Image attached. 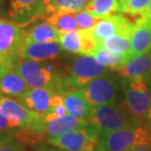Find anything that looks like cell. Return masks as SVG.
Masks as SVG:
<instances>
[{
	"instance_id": "obj_1",
	"label": "cell",
	"mask_w": 151,
	"mask_h": 151,
	"mask_svg": "<svg viewBox=\"0 0 151 151\" xmlns=\"http://www.w3.org/2000/svg\"><path fill=\"white\" fill-rule=\"evenodd\" d=\"M14 68L31 88H48L59 94L73 89L68 76L38 62L26 59L19 60Z\"/></svg>"
},
{
	"instance_id": "obj_2",
	"label": "cell",
	"mask_w": 151,
	"mask_h": 151,
	"mask_svg": "<svg viewBox=\"0 0 151 151\" xmlns=\"http://www.w3.org/2000/svg\"><path fill=\"white\" fill-rule=\"evenodd\" d=\"M89 122L98 131L99 135L117 129L143 125V122L129 112L125 103L93 107Z\"/></svg>"
},
{
	"instance_id": "obj_3",
	"label": "cell",
	"mask_w": 151,
	"mask_h": 151,
	"mask_svg": "<svg viewBox=\"0 0 151 151\" xmlns=\"http://www.w3.org/2000/svg\"><path fill=\"white\" fill-rule=\"evenodd\" d=\"M151 78H123L122 89L125 105L129 111L141 122L147 120L151 104Z\"/></svg>"
},
{
	"instance_id": "obj_4",
	"label": "cell",
	"mask_w": 151,
	"mask_h": 151,
	"mask_svg": "<svg viewBox=\"0 0 151 151\" xmlns=\"http://www.w3.org/2000/svg\"><path fill=\"white\" fill-rule=\"evenodd\" d=\"M149 137L144 126L125 128L99 135L96 151H131L148 144Z\"/></svg>"
},
{
	"instance_id": "obj_5",
	"label": "cell",
	"mask_w": 151,
	"mask_h": 151,
	"mask_svg": "<svg viewBox=\"0 0 151 151\" xmlns=\"http://www.w3.org/2000/svg\"><path fill=\"white\" fill-rule=\"evenodd\" d=\"M0 106L10 129H27L46 134L44 118L28 109L19 101L7 96H0Z\"/></svg>"
},
{
	"instance_id": "obj_6",
	"label": "cell",
	"mask_w": 151,
	"mask_h": 151,
	"mask_svg": "<svg viewBox=\"0 0 151 151\" xmlns=\"http://www.w3.org/2000/svg\"><path fill=\"white\" fill-rule=\"evenodd\" d=\"M99 140V132L91 124L67 134L51 137L47 142L62 151H96Z\"/></svg>"
},
{
	"instance_id": "obj_7",
	"label": "cell",
	"mask_w": 151,
	"mask_h": 151,
	"mask_svg": "<svg viewBox=\"0 0 151 151\" xmlns=\"http://www.w3.org/2000/svg\"><path fill=\"white\" fill-rule=\"evenodd\" d=\"M83 90L86 101L92 107L118 104L120 81L117 77L107 73L89 81Z\"/></svg>"
},
{
	"instance_id": "obj_8",
	"label": "cell",
	"mask_w": 151,
	"mask_h": 151,
	"mask_svg": "<svg viewBox=\"0 0 151 151\" xmlns=\"http://www.w3.org/2000/svg\"><path fill=\"white\" fill-rule=\"evenodd\" d=\"M109 73V69L100 64L91 55H81L75 59L69 70L68 80L72 88H83L89 81Z\"/></svg>"
},
{
	"instance_id": "obj_9",
	"label": "cell",
	"mask_w": 151,
	"mask_h": 151,
	"mask_svg": "<svg viewBox=\"0 0 151 151\" xmlns=\"http://www.w3.org/2000/svg\"><path fill=\"white\" fill-rule=\"evenodd\" d=\"M26 38L27 32L19 24L0 19V54L17 63Z\"/></svg>"
},
{
	"instance_id": "obj_10",
	"label": "cell",
	"mask_w": 151,
	"mask_h": 151,
	"mask_svg": "<svg viewBox=\"0 0 151 151\" xmlns=\"http://www.w3.org/2000/svg\"><path fill=\"white\" fill-rule=\"evenodd\" d=\"M59 43L63 50L81 55L92 56L98 47V42L93 37L91 29L62 32L59 35Z\"/></svg>"
},
{
	"instance_id": "obj_11",
	"label": "cell",
	"mask_w": 151,
	"mask_h": 151,
	"mask_svg": "<svg viewBox=\"0 0 151 151\" xmlns=\"http://www.w3.org/2000/svg\"><path fill=\"white\" fill-rule=\"evenodd\" d=\"M135 21L132 22L121 14H112L104 19H101L91 29V32L97 42L115 35H132Z\"/></svg>"
},
{
	"instance_id": "obj_12",
	"label": "cell",
	"mask_w": 151,
	"mask_h": 151,
	"mask_svg": "<svg viewBox=\"0 0 151 151\" xmlns=\"http://www.w3.org/2000/svg\"><path fill=\"white\" fill-rule=\"evenodd\" d=\"M8 16L21 27L43 17V0H10Z\"/></svg>"
},
{
	"instance_id": "obj_13",
	"label": "cell",
	"mask_w": 151,
	"mask_h": 151,
	"mask_svg": "<svg viewBox=\"0 0 151 151\" xmlns=\"http://www.w3.org/2000/svg\"><path fill=\"white\" fill-rule=\"evenodd\" d=\"M61 49V45L58 42H32L26 40L20 51V57L35 62L49 61L57 58Z\"/></svg>"
},
{
	"instance_id": "obj_14",
	"label": "cell",
	"mask_w": 151,
	"mask_h": 151,
	"mask_svg": "<svg viewBox=\"0 0 151 151\" xmlns=\"http://www.w3.org/2000/svg\"><path fill=\"white\" fill-rule=\"evenodd\" d=\"M53 90L48 88H29L18 101L38 116L44 118L50 112V100L55 94Z\"/></svg>"
},
{
	"instance_id": "obj_15",
	"label": "cell",
	"mask_w": 151,
	"mask_h": 151,
	"mask_svg": "<svg viewBox=\"0 0 151 151\" xmlns=\"http://www.w3.org/2000/svg\"><path fill=\"white\" fill-rule=\"evenodd\" d=\"M131 51L129 59L135 55L151 51V22L140 17L135 20L134 28L131 35Z\"/></svg>"
},
{
	"instance_id": "obj_16",
	"label": "cell",
	"mask_w": 151,
	"mask_h": 151,
	"mask_svg": "<svg viewBox=\"0 0 151 151\" xmlns=\"http://www.w3.org/2000/svg\"><path fill=\"white\" fill-rule=\"evenodd\" d=\"M63 102L69 115L78 119L89 121L92 113V106L86 101L83 88H74L62 94Z\"/></svg>"
},
{
	"instance_id": "obj_17",
	"label": "cell",
	"mask_w": 151,
	"mask_h": 151,
	"mask_svg": "<svg viewBox=\"0 0 151 151\" xmlns=\"http://www.w3.org/2000/svg\"><path fill=\"white\" fill-rule=\"evenodd\" d=\"M116 72L122 78H151V51L132 57Z\"/></svg>"
},
{
	"instance_id": "obj_18",
	"label": "cell",
	"mask_w": 151,
	"mask_h": 151,
	"mask_svg": "<svg viewBox=\"0 0 151 151\" xmlns=\"http://www.w3.org/2000/svg\"><path fill=\"white\" fill-rule=\"evenodd\" d=\"M90 122L87 120L78 119L72 115H65L63 117L56 118L45 122V132L48 137H58V135L67 134L76 129L86 128L89 126Z\"/></svg>"
},
{
	"instance_id": "obj_19",
	"label": "cell",
	"mask_w": 151,
	"mask_h": 151,
	"mask_svg": "<svg viewBox=\"0 0 151 151\" xmlns=\"http://www.w3.org/2000/svg\"><path fill=\"white\" fill-rule=\"evenodd\" d=\"M29 88V86L14 67L7 70L0 77V96L18 99L28 91Z\"/></svg>"
},
{
	"instance_id": "obj_20",
	"label": "cell",
	"mask_w": 151,
	"mask_h": 151,
	"mask_svg": "<svg viewBox=\"0 0 151 151\" xmlns=\"http://www.w3.org/2000/svg\"><path fill=\"white\" fill-rule=\"evenodd\" d=\"M60 32L50 23H38L27 32V41L58 42Z\"/></svg>"
},
{
	"instance_id": "obj_21",
	"label": "cell",
	"mask_w": 151,
	"mask_h": 151,
	"mask_svg": "<svg viewBox=\"0 0 151 151\" xmlns=\"http://www.w3.org/2000/svg\"><path fill=\"white\" fill-rule=\"evenodd\" d=\"M84 9L100 20L118 12L123 13L120 0H89Z\"/></svg>"
},
{
	"instance_id": "obj_22",
	"label": "cell",
	"mask_w": 151,
	"mask_h": 151,
	"mask_svg": "<svg viewBox=\"0 0 151 151\" xmlns=\"http://www.w3.org/2000/svg\"><path fill=\"white\" fill-rule=\"evenodd\" d=\"M88 2L89 0H55L44 8L42 19L53 13L75 14L86 8Z\"/></svg>"
},
{
	"instance_id": "obj_23",
	"label": "cell",
	"mask_w": 151,
	"mask_h": 151,
	"mask_svg": "<svg viewBox=\"0 0 151 151\" xmlns=\"http://www.w3.org/2000/svg\"><path fill=\"white\" fill-rule=\"evenodd\" d=\"M92 56L97 60V61L105 67H107L109 70L117 71L122 66L126 64L129 58L127 55L119 53H114L111 51H108L102 47H97Z\"/></svg>"
},
{
	"instance_id": "obj_24",
	"label": "cell",
	"mask_w": 151,
	"mask_h": 151,
	"mask_svg": "<svg viewBox=\"0 0 151 151\" xmlns=\"http://www.w3.org/2000/svg\"><path fill=\"white\" fill-rule=\"evenodd\" d=\"M98 46L114 53H119L127 55L129 58V54L131 51L132 43L129 35H115L107 37L98 42Z\"/></svg>"
},
{
	"instance_id": "obj_25",
	"label": "cell",
	"mask_w": 151,
	"mask_h": 151,
	"mask_svg": "<svg viewBox=\"0 0 151 151\" xmlns=\"http://www.w3.org/2000/svg\"><path fill=\"white\" fill-rule=\"evenodd\" d=\"M46 22L55 27L60 34L78 29L75 14L71 13H53L47 16Z\"/></svg>"
},
{
	"instance_id": "obj_26",
	"label": "cell",
	"mask_w": 151,
	"mask_h": 151,
	"mask_svg": "<svg viewBox=\"0 0 151 151\" xmlns=\"http://www.w3.org/2000/svg\"><path fill=\"white\" fill-rule=\"evenodd\" d=\"M123 13L129 14L132 16L140 15L148 7L150 0H120Z\"/></svg>"
},
{
	"instance_id": "obj_27",
	"label": "cell",
	"mask_w": 151,
	"mask_h": 151,
	"mask_svg": "<svg viewBox=\"0 0 151 151\" xmlns=\"http://www.w3.org/2000/svg\"><path fill=\"white\" fill-rule=\"evenodd\" d=\"M75 18L77 21L78 29H90L100 21V19L94 17L86 9H83V10L75 13Z\"/></svg>"
},
{
	"instance_id": "obj_28",
	"label": "cell",
	"mask_w": 151,
	"mask_h": 151,
	"mask_svg": "<svg viewBox=\"0 0 151 151\" xmlns=\"http://www.w3.org/2000/svg\"><path fill=\"white\" fill-rule=\"evenodd\" d=\"M22 145L9 132L0 131V151H22Z\"/></svg>"
},
{
	"instance_id": "obj_29",
	"label": "cell",
	"mask_w": 151,
	"mask_h": 151,
	"mask_svg": "<svg viewBox=\"0 0 151 151\" xmlns=\"http://www.w3.org/2000/svg\"><path fill=\"white\" fill-rule=\"evenodd\" d=\"M15 65H16V62L14 60L0 54V77L10 68L15 67Z\"/></svg>"
},
{
	"instance_id": "obj_30",
	"label": "cell",
	"mask_w": 151,
	"mask_h": 151,
	"mask_svg": "<svg viewBox=\"0 0 151 151\" xmlns=\"http://www.w3.org/2000/svg\"><path fill=\"white\" fill-rule=\"evenodd\" d=\"M9 127H8V123H7V119H6L4 113L1 109V106H0V131H4V132H8Z\"/></svg>"
},
{
	"instance_id": "obj_31",
	"label": "cell",
	"mask_w": 151,
	"mask_h": 151,
	"mask_svg": "<svg viewBox=\"0 0 151 151\" xmlns=\"http://www.w3.org/2000/svg\"><path fill=\"white\" fill-rule=\"evenodd\" d=\"M140 17H142V18H144V19H146L147 21L151 22V0H150V2H149L148 7H147L146 10L140 15Z\"/></svg>"
},
{
	"instance_id": "obj_32",
	"label": "cell",
	"mask_w": 151,
	"mask_h": 151,
	"mask_svg": "<svg viewBox=\"0 0 151 151\" xmlns=\"http://www.w3.org/2000/svg\"><path fill=\"white\" fill-rule=\"evenodd\" d=\"M131 151H151V144H143V145H139L135 148L132 149Z\"/></svg>"
},
{
	"instance_id": "obj_33",
	"label": "cell",
	"mask_w": 151,
	"mask_h": 151,
	"mask_svg": "<svg viewBox=\"0 0 151 151\" xmlns=\"http://www.w3.org/2000/svg\"><path fill=\"white\" fill-rule=\"evenodd\" d=\"M144 128H145L146 131H147V134H148V137H149V142L151 144V120H146L145 121Z\"/></svg>"
},
{
	"instance_id": "obj_34",
	"label": "cell",
	"mask_w": 151,
	"mask_h": 151,
	"mask_svg": "<svg viewBox=\"0 0 151 151\" xmlns=\"http://www.w3.org/2000/svg\"><path fill=\"white\" fill-rule=\"evenodd\" d=\"M37 151H62L56 147H47V146H41L37 149Z\"/></svg>"
},
{
	"instance_id": "obj_35",
	"label": "cell",
	"mask_w": 151,
	"mask_h": 151,
	"mask_svg": "<svg viewBox=\"0 0 151 151\" xmlns=\"http://www.w3.org/2000/svg\"><path fill=\"white\" fill-rule=\"evenodd\" d=\"M54 1H55V0H43V6H44V8L46 7L47 5H49L50 3H52ZM44 8H43V10H44Z\"/></svg>"
},
{
	"instance_id": "obj_36",
	"label": "cell",
	"mask_w": 151,
	"mask_h": 151,
	"mask_svg": "<svg viewBox=\"0 0 151 151\" xmlns=\"http://www.w3.org/2000/svg\"><path fill=\"white\" fill-rule=\"evenodd\" d=\"M147 120H151V104H150V107L148 110V115H147Z\"/></svg>"
},
{
	"instance_id": "obj_37",
	"label": "cell",
	"mask_w": 151,
	"mask_h": 151,
	"mask_svg": "<svg viewBox=\"0 0 151 151\" xmlns=\"http://www.w3.org/2000/svg\"><path fill=\"white\" fill-rule=\"evenodd\" d=\"M4 1H5V0H0V7H1V6L3 5V3H4Z\"/></svg>"
}]
</instances>
